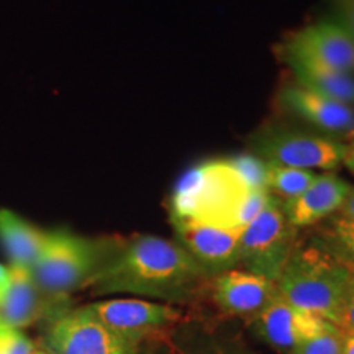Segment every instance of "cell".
<instances>
[{"instance_id": "1", "label": "cell", "mask_w": 354, "mask_h": 354, "mask_svg": "<svg viewBox=\"0 0 354 354\" xmlns=\"http://www.w3.org/2000/svg\"><path fill=\"white\" fill-rule=\"evenodd\" d=\"M209 279L177 241L138 234L122 241L87 287L94 295L131 294L184 302L198 294Z\"/></svg>"}, {"instance_id": "2", "label": "cell", "mask_w": 354, "mask_h": 354, "mask_svg": "<svg viewBox=\"0 0 354 354\" xmlns=\"http://www.w3.org/2000/svg\"><path fill=\"white\" fill-rule=\"evenodd\" d=\"M269 197L268 190L251 189L230 158L210 159L180 177L169 198V216L245 230L261 214Z\"/></svg>"}, {"instance_id": "3", "label": "cell", "mask_w": 354, "mask_h": 354, "mask_svg": "<svg viewBox=\"0 0 354 354\" xmlns=\"http://www.w3.org/2000/svg\"><path fill=\"white\" fill-rule=\"evenodd\" d=\"M353 279L354 269L320 243H297L276 286L290 305L338 326Z\"/></svg>"}, {"instance_id": "4", "label": "cell", "mask_w": 354, "mask_h": 354, "mask_svg": "<svg viewBox=\"0 0 354 354\" xmlns=\"http://www.w3.org/2000/svg\"><path fill=\"white\" fill-rule=\"evenodd\" d=\"M120 240L87 238L68 230L48 232L46 243L32 274L39 289L61 300L91 284L97 272L109 263Z\"/></svg>"}, {"instance_id": "5", "label": "cell", "mask_w": 354, "mask_h": 354, "mask_svg": "<svg viewBox=\"0 0 354 354\" xmlns=\"http://www.w3.org/2000/svg\"><path fill=\"white\" fill-rule=\"evenodd\" d=\"M295 238L297 228L287 220L282 202L271 196L261 214L241 232L238 266L277 282L297 245Z\"/></svg>"}, {"instance_id": "6", "label": "cell", "mask_w": 354, "mask_h": 354, "mask_svg": "<svg viewBox=\"0 0 354 354\" xmlns=\"http://www.w3.org/2000/svg\"><path fill=\"white\" fill-rule=\"evenodd\" d=\"M256 156L266 165L297 169L333 171L346 158L348 146L328 135H318L289 127H269L253 141Z\"/></svg>"}, {"instance_id": "7", "label": "cell", "mask_w": 354, "mask_h": 354, "mask_svg": "<svg viewBox=\"0 0 354 354\" xmlns=\"http://www.w3.org/2000/svg\"><path fill=\"white\" fill-rule=\"evenodd\" d=\"M53 354H138L140 344L105 326L88 307L68 310L48 331Z\"/></svg>"}, {"instance_id": "8", "label": "cell", "mask_w": 354, "mask_h": 354, "mask_svg": "<svg viewBox=\"0 0 354 354\" xmlns=\"http://www.w3.org/2000/svg\"><path fill=\"white\" fill-rule=\"evenodd\" d=\"M94 315L110 330L133 343L159 335L183 322V312L169 304L143 299H110L87 305Z\"/></svg>"}, {"instance_id": "9", "label": "cell", "mask_w": 354, "mask_h": 354, "mask_svg": "<svg viewBox=\"0 0 354 354\" xmlns=\"http://www.w3.org/2000/svg\"><path fill=\"white\" fill-rule=\"evenodd\" d=\"M177 243L212 277L238 268L243 230L218 228L198 221L171 218Z\"/></svg>"}, {"instance_id": "10", "label": "cell", "mask_w": 354, "mask_h": 354, "mask_svg": "<svg viewBox=\"0 0 354 354\" xmlns=\"http://www.w3.org/2000/svg\"><path fill=\"white\" fill-rule=\"evenodd\" d=\"M279 294L276 282L245 269H230L212 281V299L230 318L253 322Z\"/></svg>"}, {"instance_id": "11", "label": "cell", "mask_w": 354, "mask_h": 354, "mask_svg": "<svg viewBox=\"0 0 354 354\" xmlns=\"http://www.w3.org/2000/svg\"><path fill=\"white\" fill-rule=\"evenodd\" d=\"M328 320L290 305L281 294L253 320L261 338L281 354H290L300 343L320 333Z\"/></svg>"}, {"instance_id": "12", "label": "cell", "mask_w": 354, "mask_h": 354, "mask_svg": "<svg viewBox=\"0 0 354 354\" xmlns=\"http://www.w3.org/2000/svg\"><path fill=\"white\" fill-rule=\"evenodd\" d=\"M279 102L290 115L326 135L354 133V107L317 94L310 88L299 86L297 82L282 88Z\"/></svg>"}, {"instance_id": "13", "label": "cell", "mask_w": 354, "mask_h": 354, "mask_svg": "<svg viewBox=\"0 0 354 354\" xmlns=\"http://www.w3.org/2000/svg\"><path fill=\"white\" fill-rule=\"evenodd\" d=\"M287 50L330 68L354 73V37L338 21H317L292 35Z\"/></svg>"}, {"instance_id": "14", "label": "cell", "mask_w": 354, "mask_h": 354, "mask_svg": "<svg viewBox=\"0 0 354 354\" xmlns=\"http://www.w3.org/2000/svg\"><path fill=\"white\" fill-rule=\"evenodd\" d=\"M10 281L6 294L0 299V322L12 330L33 325L51 312L57 302L39 289L30 269L8 266Z\"/></svg>"}, {"instance_id": "15", "label": "cell", "mask_w": 354, "mask_h": 354, "mask_svg": "<svg viewBox=\"0 0 354 354\" xmlns=\"http://www.w3.org/2000/svg\"><path fill=\"white\" fill-rule=\"evenodd\" d=\"M351 185L339 179L338 176L317 174L313 183L305 189V192L294 201L282 202L287 220L294 228H305L320 223L342 209L344 198L348 197Z\"/></svg>"}, {"instance_id": "16", "label": "cell", "mask_w": 354, "mask_h": 354, "mask_svg": "<svg viewBox=\"0 0 354 354\" xmlns=\"http://www.w3.org/2000/svg\"><path fill=\"white\" fill-rule=\"evenodd\" d=\"M287 61L299 86L353 107L354 76L351 73L330 68L292 50H287Z\"/></svg>"}, {"instance_id": "17", "label": "cell", "mask_w": 354, "mask_h": 354, "mask_svg": "<svg viewBox=\"0 0 354 354\" xmlns=\"http://www.w3.org/2000/svg\"><path fill=\"white\" fill-rule=\"evenodd\" d=\"M46 236L48 232L37 228L15 212L0 209V245L10 266L32 271L41 254Z\"/></svg>"}, {"instance_id": "18", "label": "cell", "mask_w": 354, "mask_h": 354, "mask_svg": "<svg viewBox=\"0 0 354 354\" xmlns=\"http://www.w3.org/2000/svg\"><path fill=\"white\" fill-rule=\"evenodd\" d=\"M317 174L313 171L297 169V167L268 165L266 172V189L276 198L284 202L294 201L313 183Z\"/></svg>"}, {"instance_id": "19", "label": "cell", "mask_w": 354, "mask_h": 354, "mask_svg": "<svg viewBox=\"0 0 354 354\" xmlns=\"http://www.w3.org/2000/svg\"><path fill=\"white\" fill-rule=\"evenodd\" d=\"M320 245L335 258L354 269V223L338 215L328 220L322 232Z\"/></svg>"}, {"instance_id": "20", "label": "cell", "mask_w": 354, "mask_h": 354, "mask_svg": "<svg viewBox=\"0 0 354 354\" xmlns=\"http://www.w3.org/2000/svg\"><path fill=\"white\" fill-rule=\"evenodd\" d=\"M346 333L328 322L320 333L305 339L290 354H343Z\"/></svg>"}, {"instance_id": "21", "label": "cell", "mask_w": 354, "mask_h": 354, "mask_svg": "<svg viewBox=\"0 0 354 354\" xmlns=\"http://www.w3.org/2000/svg\"><path fill=\"white\" fill-rule=\"evenodd\" d=\"M234 169L240 172L243 180L256 190H268L266 189V172L268 165L256 154H240V156L230 158Z\"/></svg>"}, {"instance_id": "22", "label": "cell", "mask_w": 354, "mask_h": 354, "mask_svg": "<svg viewBox=\"0 0 354 354\" xmlns=\"http://www.w3.org/2000/svg\"><path fill=\"white\" fill-rule=\"evenodd\" d=\"M177 354H256L243 344L233 342H216V339H202L176 344Z\"/></svg>"}, {"instance_id": "23", "label": "cell", "mask_w": 354, "mask_h": 354, "mask_svg": "<svg viewBox=\"0 0 354 354\" xmlns=\"http://www.w3.org/2000/svg\"><path fill=\"white\" fill-rule=\"evenodd\" d=\"M35 346L20 330L3 328L0 331V354H33Z\"/></svg>"}, {"instance_id": "24", "label": "cell", "mask_w": 354, "mask_h": 354, "mask_svg": "<svg viewBox=\"0 0 354 354\" xmlns=\"http://www.w3.org/2000/svg\"><path fill=\"white\" fill-rule=\"evenodd\" d=\"M338 24L354 37V0H331Z\"/></svg>"}, {"instance_id": "25", "label": "cell", "mask_w": 354, "mask_h": 354, "mask_svg": "<svg viewBox=\"0 0 354 354\" xmlns=\"http://www.w3.org/2000/svg\"><path fill=\"white\" fill-rule=\"evenodd\" d=\"M338 326L342 328L344 333H351L354 335V279L351 289H349L346 304H344L342 318H339Z\"/></svg>"}, {"instance_id": "26", "label": "cell", "mask_w": 354, "mask_h": 354, "mask_svg": "<svg viewBox=\"0 0 354 354\" xmlns=\"http://www.w3.org/2000/svg\"><path fill=\"white\" fill-rule=\"evenodd\" d=\"M338 212H339V215L354 223V187H351V190H349L348 197L344 198L342 209H339Z\"/></svg>"}, {"instance_id": "27", "label": "cell", "mask_w": 354, "mask_h": 354, "mask_svg": "<svg viewBox=\"0 0 354 354\" xmlns=\"http://www.w3.org/2000/svg\"><path fill=\"white\" fill-rule=\"evenodd\" d=\"M8 281H10V269H8L7 266L0 264V299H2V295L6 294Z\"/></svg>"}, {"instance_id": "28", "label": "cell", "mask_w": 354, "mask_h": 354, "mask_svg": "<svg viewBox=\"0 0 354 354\" xmlns=\"http://www.w3.org/2000/svg\"><path fill=\"white\" fill-rule=\"evenodd\" d=\"M343 354H354V335L351 333H346V336H344Z\"/></svg>"}, {"instance_id": "29", "label": "cell", "mask_w": 354, "mask_h": 354, "mask_svg": "<svg viewBox=\"0 0 354 354\" xmlns=\"http://www.w3.org/2000/svg\"><path fill=\"white\" fill-rule=\"evenodd\" d=\"M344 165H346L349 169L354 172V145L348 146V153H346V158H344Z\"/></svg>"}, {"instance_id": "30", "label": "cell", "mask_w": 354, "mask_h": 354, "mask_svg": "<svg viewBox=\"0 0 354 354\" xmlns=\"http://www.w3.org/2000/svg\"><path fill=\"white\" fill-rule=\"evenodd\" d=\"M33 354H53V353L51 351H37V349H35Z\"/></svg>"}, {"instance_id": "31", "label": "cell", "mask_w": 354, "mask_h": 354, "mask_svg": "<svg viewBox=\"0 0 354 354\" xmlns=\"http://www.w3.org/2000/svg\"><path fill=\"white\" fill-rule=\"evenodd\" d=\"M3 328H7V326H6V325H3V323H2V322H0V331H2Z\"/></svg>"}, {"instance_id": "32", "label": "cell", "mask_w": 354, "mask_h": 354, "mask_svg": "<svg viewBox=\"0 0 354 354\" xmlns=\"http://www.w3.org/2000/svg\"><path fill=\"white\" fill-rule=\"evenodd\" d=\"M353 136H354V133H353Z\"/></svg>"}]
</instances>
